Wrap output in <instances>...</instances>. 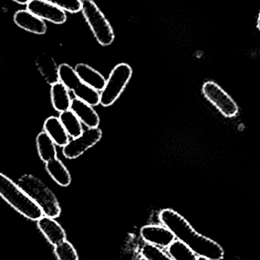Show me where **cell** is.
Returning a JSON list of instances; mask_svg holds the SVG:
<instances>
[{
    "instance_id": "6da1fadb",
    "label": "cell",
    "mask_w": 260,
    "mask_h": 260,
    "mask_svg": "<svg viewBox=\"0 0 260 260\" xmlns=\"http://www.w3.org/2000/svg\"><path fill=\"white\" fill-rule=\"evenodd\" d=\"M159 218L175 238L189 247L198 257L209 260H221L224 258L222 247L210 238L199 234L178 212L171 209H164L160 212Z\"/></svg>"
},
{
    "instance_id": "7a4b0ae2",
    "label": "cell",
    "mask_w": 260,
    "mask_h": 260,
    "mask_svg": "<svg viewBox=\"0 0 260 260\" xmlns=\"http://www.w3.org/2000/svg\"><path fill=\"white\" fill-rule=\"evenodd\" d=\"M17 184L41 208L44 215L53 218L60 215L61 208L56 196L39 178L32 174H24Z\"/></svg>"
},
{
    "instance_id": "3957f363",
    "label": "cell",
    "mask_w": 260,
    "mask_h": 260,
    "mask_svg": "<svg viewBox=\"0 0 260 260\" xmlns=\"http://www.w3.org/2000/svg\"><path fill=\"white\" fill-rule=\"evenodd\" d=\"M0 197L21 215L32 221L44 216L41 208L10 178L0 173Z\"/></svg>"
},
{
    "instance_id": "277c9868",
    "label": "cell",
    "mask_w": 260,
    "mask_h": 260,
    "mask_svg": "<svg viewBox=\"0 0 260 260\" xmlns=\"http://www.w3.org/2000/svg\"><path fill=\"white\" fill-rule=\"evenodd\" d=\"M82 11L98 42L109 46L114 42L115 35L108 20L92 0H82Z\"/></svg>"
},
{
    "instance_id": "5b68a950",
    "label": "cell",
    "mask_w": 260,
    "mask_h": 260,
    "mask_svg": "<svg viewBox=\"0 0 260 260\" xmlns=\"http://www.w3.org/2000/svg\"><path fill=\"white\" fill-rule=\"evenodd\" d=\"M59 82H62L69 91H73L76 99H80L91 106L100 104V93L85 83L78 76L75 69L67 63L59 67Z\"/></svg>"
},
{
    "instance_id": "8992f818",
    "label": "cell",
    "mask_w": 260,
    "mask_h": 260,
    "mask_svg": "<svg viewBox=\"0 0 260 260\" xmlns=\"http://www.w3.org/2000/svg\"><path fill=\"white\" fill-rule=\"evenodd\" d=\"M133 75L131 67L126 63H120L111 71L104 89L101 91L100 104L109 107L115 103L129 83Z\"/></svg>"
},
{
    "instance_id": "52a82bcc",
    "label": "cell",
    "mask_w": 260,
    "mask_h": 260,
    "mask_svg": "<svg viewBox=\"0 0 260 260\" xmlns=\"http://www.w3.org/2000/svg\"><path fill=\"white\" fill-rule=\"evenodd\" d=\"M203 93L224 117H234L238 115L239 108L235 101L215 82L209 81L204 83Z\"/></svg>"
},
{
    "instance_id": "ba28073f",
    "label": "cell",
    "mask_w": 260,
    "mask_h": 260,
    "mask_svg": "<svg viewBox=\"0 0 260 260\" xmlns=\"http://www.w3.org/2000/svg\"><path fill=\"white\" fill-rule=\"evenodd\" d=\"M102 138V129L99 127L88 128L80 136L69 141L68 143L62 147V154L68 159L77 158L87 150L96 145Z\"/></svg>"
},
{
    "instance_id": "9c48e42d",
    "label": "cell",
    "mask_w": 260,
    "mask_h": 260,
    "mask_svg": "<svg viewBox=\"0 0 260 260\" xmlns=\"http://www.w3.org/2000/svg\"><path fill=\"white\" fill-rule=\"evenodd\" d=\"M27 10L41 19L54 24H63L67 21L65 10L45 0H30L27 3Z\"/></svg>"
},
{
    "instance_id": "30bf717a",
    "label": "cell",
    "mask_w": 260,
    "mask_h": 260,
    "mask_svg": "<svg viewBox=\"0 0 260 260\" xmlns=\"http://www.w3.org/2000/svg\"><path fill=\"white\" fill-rule=\"evenodd\" d=\"M140 235L147 244L159 248H168L175 241L174 234L165 225L148 224L144 226L141 229Z\"/></svg>"
},
{
    "instance_id": "8fae6325",
    "label": "cell",
    "mask_w": 260,
    "mask_h": 260,
    "mask_svg": "<svg viewBox=\"0 0 260 260\" xmlns=\"http://www.w3.org/2000/svg\"><path fill=\"white\" fill-rule=\"evenodd\" d=\"M38 226L52 245L56 246L66 241L65 231L54 218L44 215L38 220Z\"/></svg>"
},
{
    "instance_id": "7c38bea8",
    "label": "cell",
    "mask_w": 260,
    "mask_h": 260,
    "mask_svg": "<svg viewBox=\"0 0 260 260\" xmlns=\"http://www.w3.org/2000/svg\"><path fill=\"white\" fill-rule=\"evenodd\" d=\"M70 110L77 116L82 123L88 128L99 127L100 117L89 104L76 98L72 100Z\"/></svg>"
},
{
    "instance_id": "4fadbf2b",
    "label": "cell",
    "mask_w": 260,
    "mask_h": 260,
    "mask_svg": "<svg viewBox=\"0 0 260 260\" xmlns=\"http://www.w3.org/2000/svg\"><path fill=\"white\" fill-rule=\"evenodd\" d=\"M15 24L31 33L44 35L47 32V25L44 20L38 18L27 10H19L14 15Z\"/></svg>"
},
{
    "instance_id": "5bb4252c",
    "label": "cell",
    "mask_w": 260,
    "mask_h": 260,
    "mask_svg": "<svg viewBox=\"0 0 260 260\" xmlns=\"http://www.w3.org/2000/svg\"><path fill=\"white\" fill-rule=\"evenodd\" d=\"M35 64L40 74L47 84L53 85L59 82V67L51 56L42 53L37 57Z\"/></svg>"
},
{
    "instance_id": "9a60e30c",
    "label": "cell",
    "mask_w": 260,
    "mask_h": 260,
    "mask_svg": "<svg viewBox=\"0 0 260 260\" xmlns=\"http://www.w3.org/2000/svg\"><path fill=\"white\" fill-rule=\"evenodd\" d=\"M75 71L86 85L96 91H102L106 85L107 80L102 74L87 64H78Z\"/></svg>"
},
{
    "instance_id": "2e32d148",
    "label": "cell",
    "mask_w": 260,
    "mask_h": 260,
    "mask_svg": "<svg viewBox=\"0 0 260 260\" xmlns=\"http://www.w3.org/2000/svg\"><path fill=\"white\" fill-rule=\"evenodd\" d=\"M44 130L58 146L64 147L70 141V136L59 117H48L44 122Z\"/></svg>"
},
{
    "instance_id": "e0dca14e",
    "label": "cell",
    "mask_w": 260,
    "mask_h": 260,
    "mask_svg": "<svg viewBox=\"0 0 260 260\" xmlns=\"http://www.w3.org/2000/svg\"><path fill=\"white\" fill-rule=\"evenodd\" d=\"M50 96L52 105L56 111L62 113L70 110L73 99L70 97L69 90L62 82H58L51 85Z\"/></svg>"
},
{
    "instance_id": "ac0fdd59",
    "label": "cell",
    "mask_w": 260,
    "mask_h": 260,
    "mask_svg": "<svg viewBox=\"0 0 260 260\" xmlns=\"http://www.w3.org/2000/svg\"><path fill=\"white\" fill-rule=\"evenodd\" d=\"M45 168L49 175L59 186H70L72 181L71 174L59 158L56 157L45 163Z\"/></svg>"
},
{
    "instance_id": "d6986e66",
    "label": "cell",
    "mask_w": 260,
    "mask_h": 260,
    "mask_svg": "<svg viewBox=\"0 0 260 260\" xmlns=\"http://www.w3.org/2000/svg\"><path fill=\"white\" fill-rule=\"evenodd\" d=\"M37 149L40 158L44 162L50 161L56 158L57 151H56V144L53 139L48 136L45 132H41L37 136L36 139Z\"/></svg>"
},
{
    "instance_id": "ffe728a7",
    "label": "cell",
    "mask_w": 260,
    "mask_h": 260,
    "mask_svg": "<svg viewBox=\"0 0 260 260\" xmlns=\"http://www.w3.org/2000/svg\"><path fill=\"white\" fill-rule=\"evenodd\" d=\"M59 119L70 137L74 139L83 133L82 122L71 110L60 113Z\"/></svg>"
},
{
    "instance_id": "44dd1931",
    "label": "cell",
    "mask_w": 260,
    "mask_h": 260,
    "mask_svg": "<svg viewBox=\"0 0 260 260\" xmlns=\"http://www.w3.org/2000/svg\"><path fill=\"white\" fill-rule=\"evenodd\" d=\"M168 254L174 260H198L197 255L181 241H174L168 247Z\"/></svg>"
},
{
    "instance_id": "7402d4cb",
    "label": "cell",
    "mask_w": 260,
    "mask_h": 260,
    "mask_svg": "<svg viewBox=\"0 0 260 260\" xmlns=\"http://www.w3.org/2000/svg\"><path fill=\"white\" fill-rule=\"evenodd\" d=\"M140 255L145 260H174L159 247L147 243L141 247Z\"/></svg>"
},
{
    "instance_id": "603a6c76",
    "label": "cell",
    "mask_w": 260,
    "mask_h": 260,
    "mask_svg": "<svg viewBox=\"0 0 260 260\" xmlns=\"http://www.w3.org/2000/svg\"><path fill=\"white\" fill-rule=\"evenodd\" d=\"M54 252L59 260H79L76 249L67 240L55 246Z\"/></svg>"
},
{
    "instance_id": "cb8c5ba5",
    "label": "cell",
    "mask_w": 260,
    "mask_h": 260,
    "mask_svg": "<svg viewBox=\"0 0 260 260\" xmlns=\"http://www.w3.org/2000/svg\"><path fill=\"white\" fill-rule=\"evenodd\" d=\"M59 6L67 12L76 13L82 10V1L81 0H45Z\"/></svg>"
},
{
    "instance_id": "d4e9b609",
    "label": "cell",
    "mask_w": 260,
    "mask_h": 260,
    "mask_svg": "<svg viewBox=\"0 0 260 260\" xmlns=\"http://www.w3.org/2000/svg\"><path fill=\"white\" fill-rule=\"evenodd\" d=\"M14 1L19 3V4H27L30 0H14Z\"/></svg>"
},
{
    "instance_id": "484cf974",
    "label": "cell",
    "mask_w": 260,
    "mask_h": 260,
    "mask_svg": "<svg viewBox=\"0 0 260 260\" xmlns=\"http://www.w3.org/2000/svg\"><path fill=\"white\" fill-rule=\"evenodd\" d=\"M257 27H258V28H259V30H260V12H259V18H258Z\"/></svg>"
},
{
    "instance_id": "4316f807",
    "label": "cell",
    "mask_w": 260,
    "mask_h": 260,
    "mask_svg": "<svg viewBox=\"0 0 260 260\" xmlns=\"http://www.w3.org/2000/svg\"><path fill=\"white\" fill-rule=\"evenodd\" d=\"M198 260H209V259H206V258H203V257H198Z\"/></svg>"
}]
</instances>
